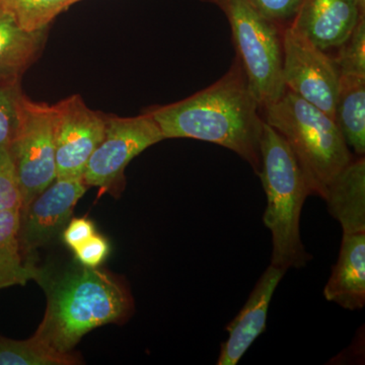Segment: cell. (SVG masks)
<instances>
[{
    "mask_svg": "<svg viewBox=\"0 0 365 365\" xmlns=\"http://www.w3.org/2000/svg\"><path fill=\"white\" fill-rule=\"evenodd\" d=\"M324 200L334 218L340 222L343 234L365 232V160L351 163L331 182Z\"/></svg>",
    "mask_w": 365,
    "mask_h": 365,
    "instance_id": "14",
    "label": "cell"
},
{
    "mask_svg": "<svg viewBox=\"0 0 365 365\" xmlns=\"http://www.w3.org/2000/svg\"><path fill=\"white\" fill-rule=\"evenodd\" d=\"M81 178H56L21 212V249L32 253L57 237L86 192Z\"/></svg>",
    "mask_w": 365,
    "mask_h": 365,
    "instance_id": "10",
    "label": "cell"
},
{
    "mask_svg": "<svg viewBox=\"0 0 365 365\" xmlns=\"http://www.w3.org/2000/svg\"><path fill=\"white\" fill-rule=\"evenodd\" d=\"M264 16L282 29L292 25L302 0H246Z\"/></svg>",
    "mask_w": 365,
    "mask_h": 365,
    "instance_id": "23",
    "label": "cell"
},
{
    "mask_svg": "<svg viewBox=\"0 0 365 365\" xmlns=\"http://www.w3.org/2000/svg\"><path fill=\"white\" fill-rule=\"evenodd\" d=\"M263 118L294 153L311 195L325 198L331 182L354 158L335 120L287 88Z\"/></svg>",
    "mask_w": 365,
    "mask_h": 365,
    "instance_id": "4",
    "label": "cell"
},
{
    "mask_svg": "<svg viewBox=\"0 0 365 365\" xmlns=\"http://www.w3.org/2000/svg\"><path fill=\"white\" fill-rule=\"evenodd\" d=\"M356 0H302L290 28L329 52L351 35L360 16Z\"/></svg>",
    "mask_w": 365,
    "mask_h": 365,
    "instance_id": "11",
    "label": "cell"
},
{
    "mask_svg": "<svg viewBox=\"0 0 365 365\" xmlns=\"http://www.w3.org/2000/svg\"><path fill=\"white\" fill-rule=\"evenodd\" d=\"M285 88L334 119L340 73L333 57L290 26L283 31Z\"/></svg>",
    "mask_w": 365,
    "mask_h": 365,
    "instance_id": "8",
    "label": "cell"
},
{
    "mask_svg": "<svg viewBox=\"0 0 365 365\" xmlns=\"http://www.w3.org/2000/svg\"><path fill=\"white\" fill-rule=\"evenodd\" d=\"M96 234L95 225L86 217L73 218L68 225L64 227L63 242L67 247L74 250L88 241L91 235Z\"/></svg>",
    "mask_w": 365,
    "mask_h": 365,
    "instance_id": "25",
    "label": "cell"
},
{
    "mask_svg": "<svg viewBox=\"0 0 365 365\" xmlns=\"http://www.w3.org/2000/svg\"><path fill=\"white\" fill-rule=\"evenodd\" d=\"M48 29H21L13 16L0 9V83L20 81L44 47Z\"/></svg>",
    "mask_w": 365,
    "mask_h": 365,
    "instance_id": "15",
    "label": "cell"
},
{
    "mask_svg": "<svg viewBox=\"0 0 365 365\" xmlns=\"http://www.w3.org/2000/svg\"><path fill=\"white\" fill-rule=\"evenodd\" d=\"M324 295L329 302L349 311L365 306V232L343 234L337 263L327 282Z\"/></svg>",
    "mask_w": 365,
    "mask_h": 365,
    "instance_id": "13",
    "label": "cell"
},
{
    "mask_svg": "<svg viewBox=\"0 0 365 365\" xmlns=\"http://www.w3.org/2000/svg\"><path fill=\"white\" fill-rule=\"evenodd\" d=\"M334 57L341 76H365V14Z\"/></svg>",
    "mask_w": 365,
    "mask_h": 365,
    "instance_id": "20",
    "label": "cell"
},
{
    "mask_svg": "<svg viewBox=\"0 0 365 365\" xmlns=\"http://www.w3.org/2000/svg\"><path fill=\"white\" fill-rule=\"evenodd\" d=\"M287 270L270 265L257 282L242 311L227 326L228 339L222 343L217 365H235L255 340L265 331L274 292Z\"/></svg>",
    "mask_w": 365,
    "mask_h": 365,
    "instance_id": "12",
    "label": "cell"
},
{
    "mask_svg": "<svg viewBox=\"0 0 365 365\" xmlns=\"http://www.w3.org/2000/svg\"><path fill=\"white\" fill-rule=\"evenodd\" d=\"M227 16L237 56L262 112L277 102L283 83V31L246 0H201Z\"/></svg>",
    "mask_w": 365,
    "mask_h": 365,
    "instance_id": "5",
    "label": "cell"
},
{
    "mask_svg": "<svg viewBox=\"0 0 365 365\" xmlns=\"http://www.w3.org/2000/svg\"><path fill=\"white\" fill-rule=\"evenodd\" d=\"M56 178H81L91 155L105 136L107 115L93 111L81 96L54 105Z\"/></svg>",
    "mask_w": 365,
    "mask_h": 365,
    "instance_id": "9",
    "label": "cell"
},
{
    "mask_svg": "<svg viewBox=\"0 0 365 365\" xmlns=\"http://www.w3.org/2000/svg\"><path fill=\"white\" fill-rule=\"evenodd\" d=\"M7 148L20 182L21 212L56 179L54 105L34 102L23 93L18 129Z\"/></svg>",
    "mask_w": 365,
    "mask_h": 365,
    "instance_id": "6",
    "label": "cell"
},
{
    "mask_svg": "<svg viewBox=\"0 0 365 365\" xmlns=\"http://www.w3.org/2000/svg\"><path fill=\"white\" fill-rule=\"evenodd\" d=\"M73 251L76 258L85 267L97 268L109 256L110 245L103 235L95 234Z\"/></svg>",
    "mask_w": 365,
    "mask_h": 365,
    "instance_id": "24",
    "label": "cell"
},
{
    "mask_svg": "<svg viewBox=\"0 0 365 365\" xmlns=\"http://www.w3.org/2000/svg\"><path fill=\"white\" fill-rule=\"evenodd\" d=\"M23 196L9 148H0V212L21 210Z\"/></svg>",
    "mask_w": 365,
    "mask_h": 365,
    "instance_id": "22",
    "label": "cell"
},
{
    "mask_svg": "<svg viewBox=\"0 0 365 365\" xmlns=\"http://www.w3.org/2000/svg\"><path fill=\"white\" fill-rule=\"evenodd\" d=\"M79 1H83V0H76V4H78Z\"/></svg>",
    "mask_w": 365,
    "mask_h": 365,
    "instance_id": "27",
    "label": "cell"
},
{
    "mask_svg": "<svg viewBox=\"0 0 365 365\" xmlns=\"http://www.w3.org/2000/svg\"><path fill=\"white\" fill-rule=\"evenodd\" d=\"M43 285L48 306L35 335L58 351H71L86 333L121 321L131 311L123 285L96 268L69 271Z\"/></svg>",
    "mask_w": 365,
    "mask_h": 365,
    "instance_id": "2",
    "label": "cell"
},
{
    "mask_svg": "<svg viewBox=\"0 0 365 365\" xmlns=\"http://www.w3.org/2000/svg\"><path fill=\"white\" fill-rule=\"evenodd\" d=\"M162 140L165 137L148 112L135 117L107 115L104 138L86 163L83 182L88 187H98L101 194L122 188L129 163Z\"/></svg>",
    "mask_w": 365,
    "mask_h": 365,
    "instance_id": "7",
    "label": "cell"
},
{
    "mask_svg": "<svg viewBox=\"0 0 365 365\" xmlns=\"http://www.w3.org/2000/svg\"><path fill=\"white\" fill-rule=\"evenodd\" d=\"M21 210L0 212V289L25 285L30 280L44 284L48 276L44 271L25 264L21 256Z\"/></svg>",
    "mask_w": 365,
    "mask_h": 365,
    "instance_id": "16",
    "label": "cell"
},
{
    "mask_svg": "<svg viewBox=\"0 0 365 365\" xmlns=\"http://www.w3.org/2000/svg\"><path fill=\"white\" fill-rule=\"evenodd\" d=\"M73 4L76 0H0V9L29 32L49 29L50 24Z\"/></svg>",
    "mask_w": 365,
    "mask_h": 365,
    "instance_id": "19",
    "label": "cell"
},
{
    "mask_svg": "<svg viewBox=\"0 0 365 365\" xmlns=\"http://www.w3.org/2000/svg\"><path fill=\"white\" fill-rule=\"evenodd\" d=\"M356 2L359 4L360 11L362 14H365V0H356Z\"/></svg>",
    "mask_w": 365,
    "mask_h": 365,
    "instance_id": "26",
    "label": "cell"
},
{
    "mask_svg": "<svg viewBox=\"0 0 365 365\" xmlns=\"http://www.w3.org/2000/svg\"><path fill=\"white\" fill-rule=\"evenodd\" d=\"M21 95L20 81L0 83V148H9L18 129Z\"/></svg>",
    "mask_w": 365,
    "mask_h": 365,
    "instance_id": "21",
    "label": "cell"
},
{
    "mask_svg": "<svg viewBox=\"0 0 365 365\" xmlns=\"http://www.w3.org/2000/svg\"><path fill=\"white\" fill-rule=\"evenodd\" d=\"M165 139L192 138L218 144L261 172L263 112L239 60L227 73L191 97L145 110Z\"/></svg>",
    "mask_w": 365,
    "mask_h": 365,
    "instance_id": "1",
    "label": "cell"
},
{
    "mask_svg": "<svg viewBox=\"0 0 365 365\" xmlns=\"http://www.w3.org/2000/svg\"><path fill=\"white\" fill-rule=\"evenodd\" d=\"M78 359L69 352H61L37 336L16 341L0 337V365H72Z\"/></svg>",
    "mask_w": 365,
    "mask_h": 365,
    "instance_id": "18",
    "label": "cell"
},
{
    "mask_svg": "<svg viewBox=\"0 0 365 365\" xmlns=\"http://www.w3.org/2000/svg\"><path fill=\"white\" fill-rule=\"evenodd\" d=\"M336 124L355 155L365 153V76H341L336 103Z\"/></svg>",
    "mask_w": 365,
    "mask_h": 365,
    "instance_id": "17",
    "label": "cell"
},
{
    "mask_svg": "<svg viewBox=\"0 0 365 365\" xmlns=\"http://www.w3.org/2000/svg\"><path fill=\"white\" fill-rule=\"evenodd\" d=\"M259 177L267 196L263 222L272 235L271 265L287 271L304 267L313 257L302 244L299 222L302 206L311 191L287 141L266 122Z\"/></svg>",
    "mask_w": 365,
    "mask_h": 365,
    "instance_id": "3",
    "label": "cell"
}]
</instances>
